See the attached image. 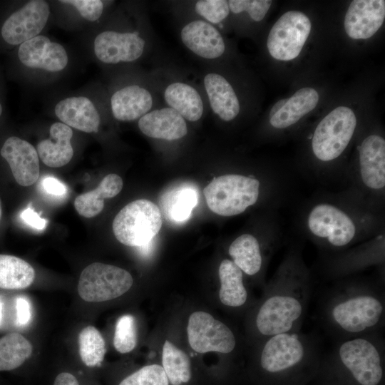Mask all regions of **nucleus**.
Returning a JSON list of instances; mask_svg holds the SVG:
<instances>
[{
	"label": "nucleus",
	"instance_id": "f257e3e1",
	"mask_svg": "<svg viewBox=\"0 0 385 385\" xmlns=\"http://www.w3.org/2000/svg\"><path fill=\"white\" fill-rule=\"evenodd\" d=\"M299 225L322 255L342 252L384 232L382 212L346 190L322 193L309 200L301 212Z\"/></svg>",
	"mask_w": 385,
	"mask_h": 385
},
{
	"label": "nucleus",
	"instance_id": "f03ea898",
	"mask_svg": "<svg viewBox=\"0 0 385 385\" xmlns=\"http://www.w3.org/2000/svg\"><path fill=\"white\" fill-rule=\"evenodd\" d=\"M312 278L299 242L290 245L266 285L253 317L254 332L262 340L300 331L312 294Z\"/></svg>",
	"mask_w": 385,
	"mask_h": 385
},
{
	"label": "nucleus",
	"instance_id": "7ed1b4c3",
	"mask_svg": "<svg viewBox=\"0 0 385 385\" xmlns=\"http://www.w3.org/2000/svg\"><path fill=\"white\" fill-rule=\"evenodd\" d=\"M319 318L324 331L335 342L382 332L384 279L350 276L335 280L320 301Z\"/></svg>",
	"mask_w": 385,
	"mask_h": 385
},
{
	"label": "nucleus",
	"instance_id": "20e7f679",
	"mask_svg": "<svg viewBox=\"0 0 385 385\" xmlns=\"http://www.w3.org/2000/svg\"><path fill=\"white\" fill-rule=\"evenodd\" d=\"M257 364L262 372L272 377L318 364L320 341L316 335L301 331L275 334L260 340Z\"/></svg>",
	"mask_w": 385,
	"mask_h": 385
},
{
	"label": "nucleus",
	"instance_id": "39448f33",
	"mask_svg": "<svg viewBox=\"0 0 385 385\" xmlns=\"http://www.w3.org/2000/svg\"><path fill=\"white\" fill-rule=\"evenodd\" d=\"M329 365L344 371L357 385H380L384 377L385 342L382 332L337 341L327 353Z\"/></svg>",
	"mask_w": 385,
	"mask_h": 385
},
{
	"label": "nucleus",
	"instance_id": "423d86ee",
	"mask_svg": "<svg viewBox=\"0 0 385 385\" xmlns=\"http://www.w3.org/2000/svg\"><path fill=\"white\" fill-rule=\"evenodd\" d=\"M357 164L346 175V190L372 209L382 212L385 194V140L378 134H370L356 147Z\"/></svg>",
	"mask_w": 385,
	"mask_h": 385
},
{
	"label": "nucleus",
	"instance_id": "0eeeda50",
	"mask_svg": "<svg viewBox=\"0 0 385 385\" xmlns=\"http://www.w3.org/2000/svg\"><path fill=\"white\" fill-rule=\"evenodd\" d=\"M356 127L354 111L339 106L328 113L308 137L312 151L319 165H331L337 161L350 143ZM324 169L322 178H324Z\"/></svg>",
	"mask_w": 385,
	"mask_h": 385
},
{
	"label": "nucleus",
	"instance_id": "6e6552de",
	"mask_svg": "<svg viewBox=\"0 0 385 385\" xmlns=\"http://www.w3.org/2000/svg\"><path fill=\"white\" fill-rule=\"evenodd\" d=\"M163 224L160 209L154 202L139 199L127 204L115 215L113 231L116 239L129 247L150 242Z\"/></svg>",
	"mask_w": 385,
	"mask_h": 385
},
{
	"label": "nucleus",
	"instance_id": "1a4fd4ad",
	"mask_svg": "<svg viewBox=\"0 0 385 385\" xmlns=\"http://www.w3.org/2000/svg\"><path fill=\"white\" fill-rule=\"evenodd\" d=\"M321 256L319 268L327 279L335 281L353 276L371 266L382 269L384 265V232L342 252Z\"/></svg>",
	"mask_w": 385,
	"mask_h": 385
},
{
	"label": "nucleus",
	"instance_id": "9d476101",
	"mask_svg": "<svg viewBox=\"0 0 385 385\" xmlns=\"http://www.w3.org/2000/svg\"><path fill=\"white\" fill-rule=\"evenodd\" d=\"M281 240L279 223L272 227L263 237L245 232L229 245L230 260L251 277L262 276L270 259L278 249Z\"/></svg>",
	"mask_w": 385,
	"mask_h": 385
},
{
	"label": "nucleus",
	"instance_id": "9b49d317",
	"mask_svg": "<svg viewBox=\"0 0 385 385\" xmlns=\"http://www.w3.org/2000/svg\"><path fill=\"white\" fill-rule=\"evenodd\" d=\"M131 274L120 267L93 262L82 271L77 287L79 296L89 302L114 299L132 287Z\"/></svg>",
	"mask_w": 385,
	"mask_h": 385
},
{
	"label": "nucleus",
	"instance_id": "f8f14e48",
	"mask_svg": "<svg viewBox=\"0 0 385 385\" xmlns=\"http://www.w3.org/2000/svg\"><path fill=\"white\" fill-rule=\"evenodd\" d=\"M309 19L302 12L289 11L272 27L267 46L270 54L279 61H290L301 52L311 31Z\"/></svg>",
	"mask_w": 385,
	"mask_h": 385
},
{
	"label": "nucleus",
	"instance_id": "ddd939ff",
	"mask_svg": "<svg viewBox=\"0 0 385 385\" xmlns=\"http://www.w3.org/2000/svg\"><path fill=\"white\" fill-rule=\"evenodd\" d=\"M187 332L190 347L198 353L215 351L227 354L237 346L232 330L205 312H195L190 314Z\"/></svg>",
	"mask_w": 385,
	"mask_h": 385
},
{
	"label": "nucleus",
	"instance_id": "4468645a",
	"mask_svg": "<svg viewBox=\"0 0 385 385\" xmlns=\"http://www.w3.org/2000/svg\"><path fill=\"white\" fill-rule=\"evenodd\" d=\"M50 15L49 4L43 0H31L4 21L1 28L4 40L19 45L39 35Z\"/></svg>",
	"mask_w": 385,
	"mask_h": 385
},
{
	"label": "nucleus",
	"instance_id": "2eb2a0df",
	"mask_svg": "<svg viewBox=\"0 0 385 385\" xmlns=\"http://www.w3.org/2000/svg\"><path fill=\"white\" fill-rule=\"evenodd\" d=\"M145 41L136 32L106 31L94 39L97 58L104 63L131 62L139 58L144 51Z\"/></svg>",
	"mask_w": 385,
	"mask_h": 385
},
{
	"label": "nucleus",
	"instance_id": "dca6fc26",
	"mask_svg": "<svg viewBox=\"0 0 385 385\" xmlns=\"http://www.w3.org/2000/svg\"><path fill=\"white\" fill-rule=\"evenodd\" d=\"M18 57L21 63L28 68L49 72L63 71L68 61L65 48L43 35H38L21 43L18 50Z\"/></svg>",
	"mask_w": 385,
	"mask_h": 385
},
{
	"label": "nucleus",
	"instance_id": "f3484780",
	"mask_svg": "<svg viewBox=\"0 0 385 385\" xmlns=\"http://www.w3.org/2000/svg\"><path fill=\"white\" fill-rule=\"evenodd\" d=\"M384 18V0H355L346 13L344 29L351 38H369L379 29Z\"/></svg>",
	"mask_w": 385,
	"mask_h": 385
},
{
	"label": "nucleus",
	"instance_id": "a211bd4d",
	"mask_svg": "<svg viewBox=\"0 0 385 385\" xmlns=\"http://www.w3.org/2000/svg\"><path fill=\"white\" fill-rule=\"evenodd\" d=\"M16 181L22 186L33 185L39 176V158L28 141L16 136L9 138L1 149Z\"/></svg>",
	"mask_w": 385,
	"mask_h": 385
},
{
	"label": "nucleus",
	"instance_id": "6ab92c4d",
	"mask_svg": "<svg viewBox=\"0 0 385 385\" xmlns=\"http://www.w3.org/2000/svg\"><path fill=\"white\" fill-rule=\"evenodd\" d=\"M54 112L61 123L85 133H97L101 117L94 103L83 96H71L58 101Z\"/></svg>",
	"mask_w": 385,
	"mask_h": 385
},
{
	"label": "nucleus",
	"instance_id": "aec40b11",
	"mask_svg": "<svg viewBox=\"0 0 385 385\" xmlns=\"http://www.w3.org/2000/svg\"><path fill=\"white\" fill-rule=\"evenodd\" d=\"M180 36L185 46L202 58L214 59L225 52V45L221 34L206 21L190 22L183 28Z\"/></svg>",
	"mask_w": 385,
	"mask_h": 385
},
{
	"label": "nucleus",
	"instance_id": "412c9836",
	"mask_svg": "<svg viewBox=\"0 0 385 385\" xmlns=\"http://www.w3.org/2000/svg\"><path fill=\"white\" fill-rule=\"evenodd\" d=\"M199 199L196 186L182 183L167 189L159 199V209L165 220L170 224L186 222Z\"/></svg>",
	"mask_w": 385,
	"mask_h": 385
},
{
	"label": "nucleus",
	"instance_id": "4be33fe9",
	"mask_svg": "<svg viewBox=\"0 0 385 385\" xmlns=\"http://www.w3.org/2000/svg\"><path fill=\"white\" fill-rule=\"evenodd\" d=\"M138 127L150 138L166 140L180 139L188 133L185 119L170 107L148 112L139 119Z\"/></svg>",
	"mask_w": 385,
	"mask_h": 385
},
{
	"label": "nucleus",
	"instance_id": "5701e85b",
	"mask_svg": "<svg viewBox=\"0 0 385 385\" xmlns=\"http://www.w3.org/2000/svg\"><path fill=\"white\" fill-rule=\"evenodd\" d=\"M73 130L61 122L53 123L49 138L40 141L36 148L38 158L47 166L60 168L70 162L73 155L71 144Z\"/></svg>",
	"mask_w": 385,
	"mask_h": 385
},
{
	"label": "nucleus",
	"instance_id": "b1692460",
	"mask_svg": "<svg viewBox=\"0 0 385 385\" xmlns=\"http://www.w3.org/2000/svg\"><path fill=\"white\" fill-rule=\"evenodd\" d=\"M152 106L150 93L138 85L123 87L115 91L111 98L112 113L120 121L140 118L148 113Z\"/></svg>",
	"mask_w": 385,
	"mask_h": 385
},
{
	"label": "nucleus",
	"instance_id": "393cba45",
	"mask_svg": "<svg viewBox=\"0 0 385 385\" xmlns=\"http://www.w3.org/2000/svg\"><path fill=\"white\" fill-rule=\"evenodd\" d=\"M204 86L213 112L225 121L233 120L240 103L230 83L222 76L210 73L205 76Z\"/></svg>",
	"mask_w": 385,
	"mask_h": 385
},
{
	"label": "nucleus",
	"instance_id": "a878e982",
	"mask_svg": "<svg viewBox=\"0 0 385 385\" xmlns=\"http://www.w3.org/2000/svg\"><path fill=\"white\" fill-rule=\"evenodd\" d=\"M244 273L230 260L221 261L218 269L220 282L219 299L228 307H244L249 300V293L244 282Z\"/></svg>",
	"mask_w": 385,
	"mask_h": 385
},
{
	"label": "nucleus",
	"instance_id": "bb28decb",
	"mask_svg": "<svg viewBox=\"0 0 385 385\" xmlns=\"http://www.w3.org/2000/svg\"><path fill=\"white\" fill-rule=\"evenodd\" d=\"M319 101V94L312 88L298 90L287 99L282 108L270 118V125L275 129H285L297 123L312 111Z\"/></svg>",
	"mask_w": 385,
	"mask_h": 385
},
{
	"label": "nucleus",
	"instance_id": "cd10ccee",
	"mask_svg": "<svg viewBox=\"0 0 385 385\" xmlns=\"http://www.w3.org/2000/svg\"><path fill=\"white\" fill-rule=\"evenodd\" d=\"M123 185V180L118 175H107L96 189L76 197V210L87 218L96 216L103 209L104 200L116 196L121 191Z\"/></svg>",
	"mask_w": 385,
	"mask_h": 385
},
{
	"label": "nucleus",
	"instance_id": "c85d7f7f",
	"mask_svg": "<svg viewBox=\"0 0 385 385\" xmlns=\"http://www.w3.org/2000/svg\"><path fill=\"white\" fill-rule=\"evenodd\" d=\"M164 98L170 108L184 119L195 122L203 113V103L199 93L191 86L180 82L173 83L165 89Z\"/></svg>",
	"mask_w": 385,
	"mask_h": 385
},
{
	"label": "nucleus",
	"instance_id": "c756f323",
	"mask_svg": "<svg viewBox=\"0 0 385 385\" xmlns=\"http://www.w3.org/2000/svg\"><path fill=\"white\" fill-rule=\"evenodd\" d=\"M35 278L33 267L13 255H0V288L21 289L29 287Z\"/></svg>",
	"mask_w": 385,
	"mask_h": 385
},
{
	"label": "nucleus",
	"instance_id": "7c9ffc66",
	"mask_svg": "<svg viewBox=\"0 0 385 385\" xmlns=\"http://www.w3.org/2000/svg\"><path fill=\"white\" fill-rule=\"evenodd\" d=\"M162 364L171 385H182L190 381L192 367L189 356L168 340L163 347Z\"/></svg>",
	"mask_w": 385,
	"mask_h": 385
},
{
	"label": "nucleus",
	"instance_id": "2f4dec72",
	"mask_svg": "<svg viewBox=\"0 0 385 385\" xmlns=\"http://www.w3.org/2000/svg\"><path fill=\"white\" fill-rule=\"evenodd\" d=\"M32 351V344L19 333H10L0 338V371L18 368L31 356Z\"/></svg>",
	"mask_w": 385,
	"mask_h": 385
},
{
	"label": "nucleus",
	"instance_id": "473e14b6",
	"mask_svg": "<svg viewBox=\"0 0 385 385\" xmlns=\"http://www.w3.org/2000/svg\"><path fill=\"white\" fill-rule=\"evenodd\" d=\"M79 354L89 367L99 366L106 354V344L100 332L93 326L83 328L78 335Z\"/></svg>",
	"mask_w": 385,
	"mask_h": 385
},
{
	"label": "nucleus",
	"instance_id": "72a5a7b5",
	"mask_svg": "<svg viewBox=\"0 0 385 385\" xmlns=\"http://www.w3.org/2000/svg\"><path fill=\"white\" fill-rule=\"evenodd\" d=\"M137 334L135 317L129 314L120 317L115 324L113 345L121 354L131 351L136 346Z\"/></svg>",
	"mask_w": 385,
	"mask_h": 385
},
{
	"label": "nucleus",
	"instance_id": "f704fd0d",
	"mask_svg": "<svg viewBox=\"0 0 385 385\" xmlns=\"http://www.w3.org/2000/svg\"><path fill=\"white\" fill-rule=\"evenodd\" d=\"M118 385H170L162 366L150 364L124 378Z\"/></svg>",
	"mask_w": 385,
	"mask_h": 385
},
{
	"label": "nucleus",
	"instance_id": "c9c22d12",
	"mask_svg": "<svg viewBox=\"0 0 385 385\" xmlns=\"http://www.w3.org/2000/svg\"><path fill=\"white\" fill-rule=\"evenodd\" d=\"M196 12L208 21L218 24L229 14L230 8L227 1L201 0L195 6Z\"/></svg>",
	"mask_w": 385,
	"mask_h": 385
},
{
	"label": "nucleus",
	"instance_id": "e433bc0d",
	"mask_svg": "<svg viewBox=\"0 0 385 385\" xmlns=\"http://www.w3.org/2000/svg\"><path fill=\"white\" fill-rule=\"evenodd\" d=\"M272 2L270 0H230L227 1L232 12L239 14L246 11L255 21H260L264 19Z\"/></svg>",
	"mask_w": 385,
	"mask_h": 385
},
{
	"label": "nucleus",
	"instance_id": "4c0bfd02",
	"mask_svg": "<svg viewBox=\"0 0 385 385\" xmlns=\"http://www.w3.org/2000/svg\"><path fill=\"white\" fill-rule=\"evenodd\" d=\"M61 3L74 7L88 21H96L102 15L103 4L100 0H65Z\"/></svg>",
	"mask_w": 385,
	"mask_h": 385
},
{
	"label": "nucleus",
	"instance_id": "58836bf2",
	"mask_svg": "<svg viewBox=\"0 0 385 385\" xmlns=\"http://www.w3.org/2000/svg\"><path fill=\"white\" fill-rule=\"evenodd\" d=\"M16 324L20 327L29 324L31 319V307L29 301L24 297L16 299Z\"/></svg>",
	"mask_w": 385,
	"mask_h": 385
},
{
	"label": "nucleus",
	"instance_id": "ea45409f",
	"mask_svg": "<svg viewBox=\"0 0 385 385\" xmlns=\"http://www.w3.org/2000/svg\"><path fill=\"white\" fill-rule=\"evenodd\" d=\"M20 217L25 223L36 230H43L47 224V220L41 217L40 215L35 212L32 207L24 210L21 212Z\"/></svg>",
	"mask_w": 385,
	"mask_h": 385
},
{
	"label": "nucleus",
	"instance_id": "a19ab883",
	"mask_svg": "<svg viewBox=\"0 0 385 385\" xmlns=\"http://www.w3.org/2000/svg\"><path fill=\"white\" fill-rule=\"evenodd\" d=\"M43 190L48 194L56 196L64 195L66 191V186L53 177H46L42 181Z\"/></svg>",
	"mask_w": 385,
	"mask_h": 385
},
{
	"label": "nucleus",
	"instance_id": "79ce46f5",
	"mask_svg": "<svg viewBox=\"0 0 385 385\" xmlns=\"http://www.w3.org/2000/svg\"><path fill=\"white\" fill-rule=\"evenodd\" d=\"M53 385H80L76 378L68 372H62L55 379Z\"/></svg>",
	"mask_w": 385,
	"mask_h": 385
},
{
	"label": "nucleus",
	"instance_id": "37998d69",
	"mask_svg": "<svg viewBox=\"0 0 385 385\" xmlns=\"http://www.w3.org/2000/svg\"><path fill=\"white\" fill-rule=\"evenodd\" d=\"M153 243H154V242H153V239L148 243L145 244V245H143L142 246H140V247H137L140 254L142 255L143 256L149 255L151 253L152 250H153Z\"/></svg>",
	"mask_w": 385,
	"mask_h": 385
},
{
	"label": "nucleus",
	"instance_id": "c03bdc74",
	"mask_svg": "<svg viewBox=\"0 0 385 385\" xmlns=\"http://www.w3.org/2000/svg\"><path fill=\"white\" fill-rule=\"evenodd\" d=\"M287 99H282L277 101L272 108L270 113V118L273 116L276 113H277L284 105L286 103Z\"/></svg>",
	"mask_w": 385,
	"mask_h": 385
},
{
	"label": "nucleus",
	"instance_id": "a18cd8bd",
	"mask_svg": "<svg viewBox=\"0 0 385 385\" xmlns=\"http://www.w3.org/2000/svg\"><path fill=\"white\" fill-rule=\"evenodd\" d=\"M3 317V303L0 300V324Z\"/></svg>",
	"mask_w": 385,
	"mask_h": 385
},
{
	"label": "nucleus",
	"instance_id": "49530a36",
	"mask_svg": "<svg viewBox=\"0 0 385 385\" xmlns=\"http://www.w3.org/2000/svg\"><path fill=\"white\" fill-rule=\"evenodd\" d=\"M1 113H2V107H1V105L0 103V116L1 115Z\"/></svg>",
	"mask_w": 385,
	"mask_h": 385
},
{
	"label": "nucleus",
	"instance_id": "de8ad7c7",
	"mask_svg": "<svg viewBox=\"0 0 385 385\" xmlns=\"http://www.w3.org/2000/svg\"><path fill=\"white\" fill-rule=\"evenodd\" d=\"M1 201H0V218H1Z\"/></svg>",
	"mask_w": 385,
	"mask_h": 385
}]
</instances>
